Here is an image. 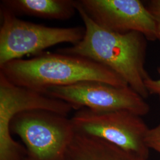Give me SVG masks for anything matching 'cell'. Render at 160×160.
Wrapping results in <instances>:
<instances>
[{
  "label": "cell",
  "instance_id": "obj_1",
  "mask_svg": "<svg viewBox=\"0 0 160 160\" xmlns=\"http://www.w3.org/2000/svg\"><path fill=\"white\" fill-rule=\"evenodd\" d=\"M77 10L84 24L82 40L57 52L86 58L100 63L119 75L145 99L149 93L145 81L149 77L145 68L147 38L137 32L116 33L96 23L78 2Z\"/></svg>",
  "mask_w": 160,
  "mask_h": 160
},
{
  "label": "cell",
  "instance_id": "obj_2",
  "mask_svg": "<svg viewBox=\"0 0 160 160\" xmlns=\"http://www.w3.org/2000/svg\"><path fill=\"white\" fill-rule=\"evenodd\" d=\"M0 74L17 86L42 94L51 87L88 81L129 86L119 75L100 63L58 52H43L30 59L13 60L0 66Z\"/></svg>",
  "mask_w": 160,
  "mask_h": 160
},
{
  "label": "cell",
  "instance_id": "obj_3",
  "mask_svg": "<svg viewBox=\"0 0 160 160\" xmlns=\"http://www.w3.org/2000/svg\"><path fill=\"white\" fill-rule=\"evenodd\" d=\"M10 131L21 139L30 160H65L75 134L71 118L39 109L14 115Z\"/></svg>",
  "mask_w": 160,
  "mask_h": 160
},
{
  "label": "cell",
  "instance_id": "obj_4",
  "mask_svg": "<svg viewBox=\"0 0 160 160\" xmlns=\"http://www.w3.org/2000/svg\"><path fill=\"white\" fill-rule=\"evenodd\" d=\"M0 16V66L26 55H39L59 43L74 45L85 34L83 27H48L21 20L2 5Z\"/></svg>",
  "mask_w": 160,
  "mask_h": 160
},
{
  "label": "cell",
  "instance_id": "obj_5",
  "mask_svg": "<svg viewBox=\"0 0 160 160\" xmlns=\"http://www.w3.org/2000/svg\"><path fill=\"white\" fill-rule=\"evenodd\" d=\"M141 116L129 110H76L71 118L76 133L97 138L148 160L149 129Z\"/></svg>",
  "mask_w": 160,
  "mask_h": 160
},
{
  "label": "cell",
  "instance_id": "obj_6",
  "mask_svg": "<svg viewBox=\"0 0 160 160\" xmlns=\"http://www.w3.org/2000/svg\"><path fill=\"white\" fill-rule=\"evenodd\" d=\"M46 110L68 116V103L39 92L17 86L0 74V160H25L27 152L14 141L10 123L14 115L30 110Z\"/></svg>",
  "mask_w": 160,
  "mask_h": 160
},
{
  "label": "cell",
  "instance_id": "obj_7",
  "mask_svg": "<svg viewBox=\"0 0 160 160\" xmlns=\"http://www.w3.org/2000/svg\"><path fill=\"white\" fill-rule=\"evenodd\" d=\"M43 94L68 103L74 110L88 109L106 112L124 110L142 116L150 110L143 97L129 86L117 87L100 81L53 87Z\"/></svg>",
  "mask_w": 160,
  "mask_h": 160
},
{
  "label": "cell",
  "instance_id": "obj_8",
  "mask_svg": "<svg viewBox=\"0 0 160 160\" xmlns=\"http://www.w3.org/2000/svg\"><path fill=\"white\" fill-rule=\"evenodd\" d=\"M86 13L99 26L110 31L137 32L149 40H157L154 20L139 0H78Z\"/></svg>",
  "mask_w": 160,
  "mask_h": 160
},
{
  "label": "cell",
  "instance_id": "obj_9",
  "mask_svg": "<svg viewBox=\"0 0 160 160\" xmlns=\"http://www.w3.org/2000/svg\"><path fill=\"white\" fill-rule=\"evenodd\" d=\"M65 160H147L97 138L75 132Z\"/></svg>",
  "mask_w": 160,
  "mask_h": 160
},
{
  "label": "cell",
  "instance_id": "obj_10",
  "mask_svg": "<svg viewBox=\"0 0 160 160\" xmlns=\"http://www.w3.org/2000/svg\"><path fill=\"white\" fill-rule=\"evenodd\" d=\"M1 5L17 16L26 15L48 20H68L77 12L74 0H2Z\"/></svg>",
  "mask_w": 160,
  "mask_h": 160
},
{
  "label": "cell",
  "instance_id": "obj_11",
  "mask_svg": "<svg viewBox=\"0 0 160 160\" xmlns=\"http://www.w3.org/2000/svg\"><path fill=\"white\" fill-rule=\"evenodd\" d=\"M146 7L154 20L157 38L160 40V0L149 1Z\"/></svg>",
  "mask_w": 160,
  "mask_h": 160
},
{
  "label": "cell",
  "instance_id": "obj_12",
  "mask_svg": "<svg viewBox=\"0 0 160 160\" xmlns=\"http://www.w3.org/2000/svg\"><path fill=\"white\" fill-rule=\"evenodd\" d=\"M146 142L149 149H152L160 154V123L154 128L149 129Z\"/></svg>",
  "mask_w": 160,
  "mask_h": 160
},
{
  "label": "cell",
  "instance_id": "obj_13",
  "mask_svg": "<svg viewBox=\"0 0 160 160\" xmlns=\"http://www.w3.org/2000/svg\"><path fill=\"white\" fill-rule=\"evenodd\" d=\"M159 72H160V69H159ZM145 85L149 94L156 95L160 100V78L158 80H154L149 76L145 81Z\"/></svg>",
  "mask_w": 160,
  "mask_h": 160
},
{
  "label": "cell",
  "instance_id": "obj_14",
  "mask_svg": "<svg viewBox=\"0 0 160 160\" xmlns=\"http://www.w3.org/2000/svg\"><path fill=\"white\" fill-rule=\"evenodd\" d=\"M25 160H29V158H28V157H26V159H25Z\"/></svg>",
  "mask_w": 160,
  "mask_h": 160
}]
</instances>
